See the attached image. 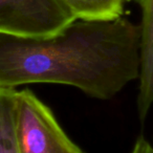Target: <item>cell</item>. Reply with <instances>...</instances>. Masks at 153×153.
Segmentation results:
<instances>
[{
    "label": "cell",
    "instance_id": "3",
    "mask_svg": "<svg viewBox=\"0 0 153 153\" xmlns=\"http://www.w3.org/2000/svg\"><path fill=\"white\" fill-rule=\"evenodd\" d=\"M76 19L62 0H0V34L49 37Z\"/></svg>",
    "mask_w": 153,
    "mask_h": 153
},
{
    "label": "cell",
    "instance_id": "6",
    "mask_svg": "<svg viewBox=\"0 0 153 153\" xmlns=\"http://www.w3.org/2000/svg\"><path fill=\"white\" fill-rule=\"evenodd\" d=\"M15 94V89L0 87V153H19L14 130Z\"/></svg>",
    "mask_w": 153,
    "mask_h": 153
},
{
    "label": "cell",
    "instance_id": "2",
    "mask_svg": "<svg viewBox=\"0 0 153 153\" xmlns=\"http://www.w3.org/2000/svg\"><path fill=\"white\" fill-rule=\"evenodd\" d=\"M14 130L19 153H84L28 89L16 90Z\"/></svg>",
    "mask_w": 153,
    "mask_h": 153
},
{
    "label": "cell",
    "instance_id": "5",
    "mask_svg": "<svg viewBox=\"0 0 153 153\" xmlns=\"http://www.w3.org/2000/svg\"><path fill=\"white\" fill-rule=\"evenodd\" d=\"M76 19L109 20L123 16L124 0H62Z\"/></svg>",
    "mask_w": 153,
    "mask_h": 153
},
{
    "label": "cell",
    "instance_id": "4",
    "mask_svg": "<svg viewBox=\"0 0 153 153\" xmlns=\"http://www.w3.org/2000/svg\"><path fill=\"white\" fill-rule=\"evenodd\" d=\"M142 7L140 71L136 100L140 121L144 122L153 106V0H137Z\"/></svg>",
    "mask_w": 153,
    "mask_h": 153
},
{
    "label": "cell",
    "instance_id": "1",
    "mask_svg": "<svg viewBox=\"0 0 153 153\" xmlns=\"http://www.w3.org/2000/svg\"><path fill=\"white\" fill-rule=\"evenodd\" d=\"M140 71V24L123 17L76 19L49 37L0 34V87L51 83L109 100Z\"/></svg>",
    "mask_w": 153,
    "mask_h": 153
},
{
    "label": "cell",
    "instance_id": "8",
    "mask_svg": "<svg viewBox=\"0 0 153 153\" xmlns=\"http://www.w3.org/2000/svg\"><path fill=\"white\" fill-rule=\"evenodd\" d=\"M124 1L126 2V1H133V0H124Z\"/></svg>",
    "mask_w": 153,
    "mask_h": 153
},
{
    "label": "cell",
    "instance_id": "7",
    "mask_svg": "<svg viewBox=\"0 0 153 153\" xmlns=\"http://www.w3.org/2000/svg\"><path fill=\"white\" fill-rule=\"evenodd\" d=\"M131 153H153V147L143 136H140L136 140Z\"/></svg>",
    "mask_w": 153,
    "mask_h": 153
}]
</instances>
